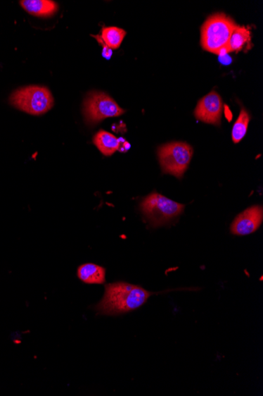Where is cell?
<instances>
[{"instance_id": "9c48e42d", "label": "cell", "mask_w": 263, "mask_h": 396, "mask_svg": "<svg viewBox=\"0 0 263 396\" xmlns=\"http://www.w3.org/2000/svg\"><path fill=\"white\" fill-rule=\"evenodd\" d=\"M77 274L79 279L86 284L101 285L106 283V269L93 263L81 265Z\"/></svg>"}, {"instance_id": "3957f363", "label": "cell", "mask_w": 263, "mask_h": 396, "mask_svg": "<svg viewBox=\"0 0 263 396\" xmlns=\"http://www.w3.org/2000/svg\"><path fill=\"white\" fill-rule=\"evenodd\" d=\"M10 101L13 106L32 116L48 113L54 106L53 96L50 90L37 86L18 89L11 96Z\"/></svg>"}, {"instance_id": "5b68a950", "label": "cell", "mask_w": 263, "mask_h": 396, "mask_svg": "<svg viewBox=\"0 0 263 396\" xmlns=\"http://www.w3.org/2000/svg\"><path fill=\"white\" fill-rule=\"evenodd\" d=\"M193 149L186 142H171L159 148L158 156L162 172L181 179L193 158Z\"/></svg>"}, {"instance_id": "8fae6325", "label": "cell", "mask_w": 263, "mask_h": 396, "mask_svg": "<svg viewBox=\"0 0 263 396\" xmlns=\"http://www.w3.org/2000/svg\"><path fill=\"white\" fill-rule=\"evenodd\" d=\"M94 144L103 155L111 156L114 154L120 146V140L115 135L108 132H98L94 138Z\"/></svg>"}, {"instance_id": "30bf717a", "label": "cell", "mask_w": 263, "mask_h": 396, "mask_svg": "<svg viewBox=\"0 0 263 396\" xmlns=\"http://www.w3.org/2000/svg\"><path fill=\"white\" fill-rule=\"evenodd\" d=\"M20 3L26 11L34 16L48 18L58 11V4L51 0H23Z\"/></svg>"}, {"instance_id": "8992f818", "label": "cell", "mask_w": 263, "mask_h": 396, "mask_svg": "<svg viewBox=\"0 0 263 396\" xmlns=\"http://www.w3.org/2000/svg\"><path fill=\"white\" fill-rule=\"evenodd\" d=\"M84 119L89 125H96L104 119L117 118L124 113V110L106 94L91 93L84 102Z\"/></svg>"}, {"instance_id": "52a82bcc", "label": "cell", "mask_w": 263, "mask_h": 396, "mask_svg": "<svg viewBox=\"0 0 263 396\" xmlns=\"http://www.w3.org/2000/svg\"><path fill=\"white\" fill-rule=\"evenodd\" d=\"M223 102L218 93L212 92L199 101L195 110L196 119L214 125H220Z\"/></svg>"}, {"instance_id": "4fadbf2b", "label": "cell", "mask_w": 263, "mask_h": 396, "mask_svg": "<svg viewBox=\"0 0 263 396\" xmlns=\"http://www.w3.org/2000/svg\"><path fill=\"white\" fill-rule=\"evenodd\" d=\"M127 35V32L117 27H104L101 35L102 40L110 49H117Z\"/></svg>"}, {"instance_id": "7c38bea8", "label": "cell", "mask_w": 263, "mask_h": 396, "mask_svg": "<svg viewBox=\"0 0 263 396\" xmlns=\"http://www.w3.org/2000/svg\"><path fill=\"white\" fill-rule=\"evenodd\" d=\"M250 41H251V34L249 30L245 27H236L230 37L225 50L226 54L231 53V51L238 53Z\"/></svg>"}, {"instance_id": "9a60e30c", "label": "cell", "mask_w": 263, "mask_h": 396, "mask_svg": "<svg viewBox=\"0 0 263 396\" xmlns=\"http://www.w3.org/2000/svg\"><path fill=\"white\" fill-rule=\"evenodd\" d=\"M97 39L98 43L103 45V56L106 58L107 60H110L111 56H113V50H111L106 44L103 42L101 36H94Z\"/></svg>"}, {"instance_id": "5bb4252c", "label": "cell", "mask_w": 263, "mask_h": 396, "mask_svg": "<svg viewBox=\"0 0 263 396\" xmlns=\"http://www.w3.org/2000/svg\"><path fill=\"white\" fill-rule=\"evenodd\" d=\"M250 120L251 116L245 109H242L239 118L233 128L232 139L235 144H238L245 137Z\"/></svg>"}, {"instance_id": "ba28073f", "label": "cell", "mask_w": 263, "mask_h": 396, "mask_svg": "<svg viewBox=\"0 0 263 396\" xmlns=\"http://www.w3.org/2000/svg\"><path fill=\"white\" fill-rule=\"evenodd\" d=\"M263 209L262 206L249 207L235 218L231 225V233L236 236L252 235L262 223Z\"/></svg>"}, {"instance_id": "277c9868", "label": "cell", "mask_w": 263, "mask_h": 396, "mask_svg": "<svg viewBox=\"0 0 263 396\" xmlns=\"http://www.w3.org/2000/svg\"><path fill=\"white\" fill-rule=\"evenodd\" d=\"M185 205L176 203L160 194L151 193L142 201L141 209L150 223L160 226L179 216Z\"/></svg>"}, {"instance_id": "6da1fadb", "label": "cell", "mask_w": 263, "mask_h": 396, "mask_svg": "<svg viewBox=\"0 0 263 396\" xmlns=\"http://www.w3.org/2000/svg\"><path fill=\"white\" fill-rule=\"evenodd\" d=\"M153 295L140 285L124 282L110 283L105 287L103 297L95 309L105 316L127 314L143 307Z\"/></svg>"}, {"instance_id": "7a4b0ae2", "label": "cell", "mask_w": 263, "mask_h": 396, "mask_svg": "<svg viewBox=\"0 0 263 396\" xmlns=\"http://www.w3.org/2000/svg\"><path fill=\"white\" fill-rule=\"evenodd\" d=\"M236 27L231 18L222 13L210 16L201 28L203 49L214 54H226V48Z\"/></svg>"}]
</instances>
